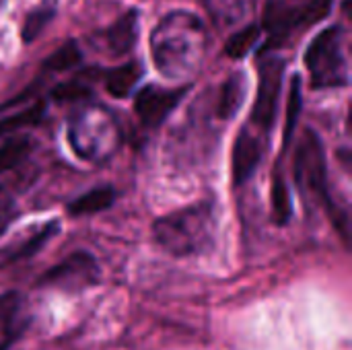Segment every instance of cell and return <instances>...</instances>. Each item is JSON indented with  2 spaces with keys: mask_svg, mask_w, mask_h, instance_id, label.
Listing matches in <instances>:
<instances>
[{
  "mask_svg": "<svg viewBox=\"0 0 352 350\" xmlns=\"http://www.w3.org/2000/svg\"><path fill=\"white\" fill-rule=\"evenodd\" d=\"M56 17V4L54 2H45L41 6H35L23 21V27H21V39L25 43H31L35 41L43 29L50 25V21Z\"/></svg>",
  "mask_w": 352,
  "mask_h": 350,
  "instance_id": "obj_20",
  "label": "cell"
},
{
  "mask_svg": "<svg viewBox=\"0 0 352 350\" xmlns=\"http://www.w3.org/2000/svg\"><path fill=\"white\" fill-rule=\"evenodd\" d=\"M82 60V52L78 47L76 41H66L64 45H60L54 54H50L43 62V70L47 72H64L74 68L76 64H80Z\"/></svg>",
  "mask_w": 352,
  "mask_h": 350,
  "instance_id": "obj_21",
  "label": "cell"
},
{
  "mask_svg": "<svg viewBox=\"0 0 352 350\" xmlns=\"http://www.w3.org/2000/svg\"><path fill=\"white\" fill-rule=\"evenodd\" d=\"M138 23H140L138 10L130 8L120 19H116L105 31H101L97 35L95 45L111 58L126 56L128 52H132V47L138 39Z\"/></svg>",
  "mask_w": 352,
  "mask_h": 350,
  "instance_id": "obj_10",
  "label": "cell"
},
{
  "mask_svg": "<svg viewBox=\"0 0 352 350\" xmlns=\"http://www.w3.org/2000/svg\"><path fill=\"white\" fill-rule=\"evenodd\" d=\"M2 2H4V0H0V6H2Z\"/></svg>",
  "mask_w": 352,
  "mask_h": 350,
  "instance_id": "obj_28",
  "label": "cell"
},
{
  "mask_svg": "<svg viewBox=\"0 0 352 350\" xmlns=\"http://www.w3.org/2000/svg\"><path fill=\"white\" fill-rule=\"evenodd\" d=\"M101 76H103V85H105L107 93L116 99H124L138 85V80L142 76V64L140 62H126L122 66L101 70Z\"/></svg>",
  "mask_w": 352,
  "mask_h": 350,
  "instance_id": "obj_15",
  "label": "cell"
},
{
  "mask_svg": "<svg viewBox=\"0 0 352 350\" xmlns=\"http://www.w3.org/2000/svg\"><path fill=\"white\" fill-rule=\"evenodd\" d=\"M206 43L208 33L202 19L188 10H173L151 33L153 62L165 78H188L202 66Z\"/></svg>",
  "mask_w": 352,
  "mask_h": 350,
  "instance_id": "obj_1",
  "label": "cell"
},
{
  "mask_svg": "<svg viewBox=\"0 0 352 350\" xmlns=\"http://www.w3.org/2000/svg\"><path fill=\"white\" fill-rule=\"evenodd\" d=\"M87 80V72H82L80 76L68 80V83H62L58 85L54 91H52V97L56 101H82L91 95V87Z\"/></svg>",
  "mask_w": 352,
  "mask_h": 350,
  "instance_id": "obj_25",
  "label": "cell"
},
{
  "mask_svg": "<svg viewBox=\"0 0 352 350\" xmlns=\"http://www.w3.org/2000/svg\"><path fill=\"white\" fill-rule=\"evenodd\" d=\"M346 29L332 25L320 31L305 52V66L314 89H336L349 85V60L344 52Z\"/></svg>",
  "mask_w": 352,
  "mask_h": 350,
  "instance_id": "obj_5",
  "label": "cell"
},
{
  "mask_svg": "<svg viewBox=\"0 0 352 350\" xmlns=\"http://www.w3.org/2000/svg\"><path fill=\"white\" fill-rule=\"evenodd\" d=\"M14 217H16L14 198L4 188H0V235L8 229V225L14 221Z\"/></svg>",
  "mask_w": 352,
  "mask_h": 350,
  "instance_id": "obj_26",
  "label": "cell"
},
{
  "mask_svg": "<svg viewBox=\"0 0 352 350\" xmlns=\"http://www.w3.org/2000/svg\"><path fill=\"white\" fill-rule=\"evenodd\" d=\"M116 200V192L111 188H95L82 196H78L76 200H72L68 204V212L72 217H85V215H95L101 212L105 208H109Z\"/></svg>",
  "mask_w": 352,
  "mask_h": 350,
  "instance_id": "obj_17",
  "label": "cell"
},
{
  "mask_svg": "<svg viewBox=\"0 0 352 350\" xmlns=\"http://www.w3.org/2000/svg\"><path fill=\"white\" fill-rule=\"evenodd\" d=\"M260 37H262V27L256 25V23H250V25H245L243 29L235 31V33L227 39V43H225V54H227L229 58H233V60H241V58H245V56L258 45Z\"/></svg>",
  "mask_w": 352,
  "mask_h": 350,
  "instance_id": "obj_19",
  "label": "cell"
},
{
  "mask_svg": "<svg viewBox=\"0 0 352 350\" xmlns=\"http://www.w3.org/2000/svg\"><path fill=\"white\" fill-rule=\"evenodd\" d=\"M29 324L27 301L21 293H6L0 297V332L6 336V344L16 340Z\"/></svg>",
  "mask_w": 352,
  "mask_h": 350,
  "instance_id": "obj_13",
  "label": "cell"
},
{
  "mask_svg": "<svg viewBox=\"0 0 352 350\" xmlns=\"http://www.w3.org/2000/svg\"><path fill=\"white\" fill-rule=\"evenodd\" d=\"M287 62L276 54H260V80H258V95L256 103L250 116L248 128H252L256 134L266 136L276 120L278 111V99L283 91V78H285Z\"/></svg>",
  "mask_w": 352,
  "mask_h": 350,
  "instance_id": "obj_7",
  "label": "cell"
},
{
  "mask_svg": "<svg viewBox=\"0 0 352 350\" xmlns=\"http://www.w3.org/2000/svg\"><path fill=\"white\" fill-rule=\"evenodd\" d=\"M68 142L80 159L89 163H103L120 149L122 132L116 118L105 107L82 105L70 118Z\"/></svg>",
  "mask_w": 352,
  "mask_h": 350,
  "instance_id": "obj_3",
  "label": "cell"
},
{
  "mask_svg": "<svg viewBox=\"0 0 352 350\" xmlns=\"http://www.w3.org/2000/svg\"><path fill=\"white\" fill-rule=\"evenodd\" d=\"M334 0H301L293 4L266 2L262 31L268 33V41L260 54H268L276 47H283L293 41L299 33L328 19L332 12Z\"/></svg>",
  "mask_w": 352,
  "mask_h": 350,
  "instance_id": "obj_4",
  "label": "cell"
},
{
  "mask_svg": "<svg viewBox=\"0 0 352 350\" xmlns=\"http://www.w3.org/2000/svg\"><path fill=\"white\" fill-rule=\"evenodd\" d=\"M248 93V80L243 72H233L221 87V95H219V103H217V116L221 120H231Z\"/></svg>",
  "mask_w": 352,
  "mask_h": 350,
  "instance_id": "obj_16",
  "label": "cell"
},
{
  "mask_svg": "<svg viewBox=\"0 0 352 350\" xmlns=\"http://www.w3.org/2000/svg\"><path fill=\"white\" fill-rule=\"evenodd\" d=\"M272 219L276 225L285 227L291 221L293 215V204H291V194H289V186L283 177H274L272 184Z\"/></svg>",
  "mask_w": 352,
  "mask_h": 350,
  "instance_id": "obj_22",
  "label": "cell"
},
{
  "mask_svg": "<svg viewBox=\"0 0 352 350\" xmlns=\"http://www.w3.org/2000/svg\"><path fill=\"white\" fill-rule=\"evenodd\" d=\"M101 272L97 260L89 252H74L66 256L62 262L52 266L39 281L37 287L54 289L64 293H80L93 285H97Z\"/></svg>",
  "mask_w": 352,
  "mask_h": 350,
  "instance_id": "obj_8",
  "label": "cell"
},
{
  "mask_svg": "<svg viewBox=\"0 0 352 350\" xmlns=\"http://www.w3.org/2000/svg\"><path fill=\"white\" fill-rule=\"evenodd\" d=\"M202 4L219 29L239 27L256 10V0H202Z\"/></svg>",
  "mask_w": 352,
  "mask_h": 350,
  "instance_id": "obj_14",
  "label": "cell"
},
{
  "mask_svg": "<svg viewBox=\"0 0 352 350\" xmlns=\"http://www.w3.org/2000/svg\"><path fill=\"white\" fill-rule=\"evenodd\" d=\"M295 184L309 206H328V163L320 134L307 128L295 151Z\"/></svg>",
  "mask_w": 352,
  "mask_h": 350,
  "instance_id": "obj_6",
  "label": "cell"
},
{
  "mask_svg": "<svg viewBox=\"0 0 352 350\" xmlns=\"http://www.w3.org/2000/svg\"><path fill=\"white\" fill-rule=\"evenodd\" d=\"M33 149V140L25 134H14L0 144V175L23 163Z\"/></svg>",
  "mask_w": 352,
  "mask_h": 350,
  "instance_id": "obj_18",
  "label": "cell"
},
{
  "mask_svg": "<svg viewBox=\"0 0 352 350\" xmlns=\"http://www.w3.org/2000/svg\"><path fill=\"white\" fill-rule=\"evenodd\" d=\"M186 93H188V87L163 89L155 85H146L138 91L134 99V111L146 128H157L179 105Z\"/></svg>",
  "mask_w": 352,
  "mask_h": 350,
  "instance_id": "obj_9",
  "label": "cell"
},
{
  "mask_svg": "<svg viewBox=\"0 0 352 350\" xmlns=\"http://www.w3.org/2000/svg\"><path fill=\"white\" fill-rule=\"evenodd\" d=\"M217 208L210 200L169 212L153 223L155 241L171 256L188 258L212 248L217 235Z\"/></svg>",
  "mask_w": 352,
  "mask_h": 350,
  "instance_id": "obj_2",
  "label": "cell"
},
{
  "mask_svg": "<svg viewBox=\"0 0 352 350\" xmlns=\"http://www.w3.org/2000/svg\"><path fill=\"white\" fill-rule=\"evenodd\" d=\"M58 231V223L56 221H50L41 227H35L33 231L25 233V237H16L12 239V243L4 245L0 250V262H19V260H25V258H31L33 254H37Z\"/></svg>",
  "mask_w": 352,
  "mask_h": 350,
  "instance_id": "obj_12",
  "label": "cell"
},
{
  "mask_svg": "<svg viewBox=\"0 0 352 350\" xmlns=\"http://www.w3.org/2000/svg\"><path fill=\"white\" fill-rule=\"evenodd\" d=\"M266 2H276V4H293V2H301V0H266Z\"/></svg>",
  "mask_w": 352,
  "mask_h": 350,
  "instance_id": "obj_27",
  "label": "cell"
},
{
  "mask_svg": "<svg viewBox=\"0 0 352 350\" xmlns=\"http://www.w3.org/2000/svg\"><path fill=\"white\" fill-rule=\"evenodd\" d=\"M264 155V136L256 134L252 128H243L233 144L231 171L235 186H243L258 169Z\"/></svg>",
  "mask_w": 352,
  "mask_h": 350,
  "instance_id": "obj_11",
  "label": "cell"
},
{
  "mask_svg": "<svg viewBox=\"0 0 352 350\" xmlns=\"http://www.w3.org/2000/svg\"><path fill=\"white\" fill-rule=\"evenodd\" d=\"M43 111H45V103L41 101V103H35V105L23 109L21 113H16L12 118L0 120V134H12V132H19L25 126H35L41 120Z\"/></svg>",
  "mask_w": 352,
  "mask_h": 350,
  "instance_id": "obj_24",
  "label": "cell"
},
{
  "mask_svg": "<svg viewBox=\"0 0 352 350\" xmlns=\"http://www.w3.org/2000/svg\"><path fill=\"white\" fill-rule=\"evenodd\" d=\"M303 109V93H301V76L295 74L291 83V93H289V103H287V124H285V146H289L293 132L299 122V113Z\"/></svg>",
  "mask_w": 352,
  "mask_h": 350,
  "instance_id": "obj_23",
  "label": "cell"
}]
</instances>
